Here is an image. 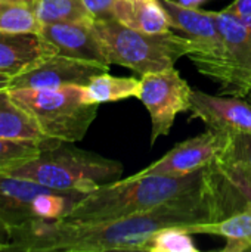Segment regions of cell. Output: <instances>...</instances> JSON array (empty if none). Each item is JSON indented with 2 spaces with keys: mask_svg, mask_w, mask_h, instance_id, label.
Listing matches in <instances>:
<instances>
[{
  "mask_svg": "<svg viewBox=\"0 0 251 252\" xmlns=\"http://www.w3.org/2000/svg\"><path fill=\"white\" fill-rule=\"evenodd\" d=\"M212 171L206 188L178 196L138 214L102 220H38L7 235L10 251L148 252L154 233L164 227H189L222 220Z\"/></svg>",
  "mask_w": 251,
  "mask_h": 252,
  "instance_id": "obj_1",
  "label": "cell"
},
{
  "mask_svg": "<svg viewBox=\"0 0 251 252\" xmlns=\"http://www.w3.org/2000/svg\"><path fill=\"white\" fill-rule=\"evenodd\" d=\"M210 167L188 176H132L99 185L87 192L62 220L102 221L120 219L158 207L163 202L206 188Z\"/></svg>",
  "mask_w": 251,
  "mask_h": 252,
  "instance_id": "obj_2",
  "label": "cell"
},
{
  "mask_svg": "<svg viewBox=\"0 0 251 252\" xmlns=\"http://www.w3.org/2000/svg\"><path fill=\"white\" fill-rule=\"evenodd\" d=\"M121 173L123 164L118 161L72 148L68 142H56L6 174L30 179L56 190L87 193L99 185L114 182Z\"/></svg>",
  "mask_w": 251,
  "mask_h": 252,
  "instance_id": "obj_3",
  "label": "cell"
},
{
  "mask_svg": "<svg viewBox=\"0 0 251 252\" xmlns=\"http://www.w3.org/2000/svg\"><path fill=\"white\" fill-rule=\"evenodd\" d=\"M111 65H120L139 75L173 68L175 63L197 52L189 38L169 30L166 32H143L120 24L117 19L93 21Z\"/></svg>",
  "mask_w": 251,
  "mask_h": 252,
  "instance_id": "obj_4",
  "label": "cell"
},
{
  "mask_svg": "<svg viewBox=\"0 0 251 252\" xmlns=\"http://www.w3.org/2000/svg\"><path fill=\"white\" fill-rule=\"evenodd\" d=\"M12 99L38 124L43 134L61 142H80L98 117L96 103H87L84 86L61 89H9Z\"/></svg>",
  "mask_w": 251,
  "mask_h": 252,
  "instance_id": "obj_5",
  "label": "cell"
},
{
  "mask_svg": "<svg viewBox=\"0 0 251 252\" xmlns=\"http://www.w3.org/2000/svg\"><path fill=\"white\" fill-rule=\"evenodd\" d=\"M65 192L34 180L0 174V226L6 235L38 220H62L84 196Z\"/></svg>",
  "mask_w": 251,
  "mask_h": 252,
  "instance_id": "obj_6",
  "label": "cell"
},
{
  "mask_svg": "<svg viewBox=\"0 0 251 252\" xmlns=\"http://www.w3.org/2000/svg\"><path fill=\"white\" fill-rule=\"evenodd\" d=\"M161 4L167 12L170 30L197 44V52L188 58L203 75L217 81L223 61V41L215 12L188 7L176 0H161Z\"/></svg>",
  "mask_w": 251,
  "mask_h": 252,
  "instance_id": "obj_7",
  "label": "cell"
},
{
  "mask_svg": "<svg viewBox=\"0 0 251 252\" xmlns=\"http://www.w3.org/2000/svg\"><path fill=\"white\" fill-rule=\"evenodd\" d=\"M192 89L173 66L141 75L139 100L151 117V145L169 136L179 114L191 111Z\"/></svg>",
  "mask_w": 251,
  "mask_h": 252,
  "instance_id": "obj_8",
  "label": "cell"
},
{
  "mask_svg": "<svg viewBox=\"0 0 251 252\" xmlns=\"http://www.w3.org/2000/svg\"><path fill=\"white\" fill-rule=\"evenodd\" d=\"M215 18L223 41L217 77L220 94L247 99L251 90V31L226 9L215 12Z\"/></svg>",
  "mask_w": 251,
  "mask_h": 252,
  "instance_id": "obj_9",
  "label": "cell"
},
{
  "mask_svg": "<svg viewBox=\"0 0 251 252\" xmlns=\"http://www.w3.org/2000/svg\"><path fill=\"white\" fill-rule=\"evenodd\" d=\"M229 131L207 128L204 133L178 143L164 157L145 167L138 176H188L207 168L225 151Z\"/></svg>",
  "mask_w": 251,
  "mask_h": 252,
  "instance_id": "obj_10",
  "label": "cell"
},
{
  "mask_svg": "<svg viewBox=\"0 0 251 252\" xmlns=\"http://www.w3.org/2000/svg\"><path fill=\"white\" fill-rule=\"evenodd\" d=\"M109 72V65L53 55L10 78L9 89H61L86 86L99 74Z\"/></svg>",
  "mask_w": 251,
  "mask_h": 252,
  "instance_id": "obj_11",
  "label": "cell"
},
{
  "mask_svg": "<svg viewBox=\"0 0 251 252\" xmlns=\"http://www.w3.org/2000/svg\"><path fill=\"white\" fill-rule=\"evenodd\" d=\"M191 112L192 118H200L207 128L251 134V102L243 97L192 90Z\"/></svg>",
  "mask_w": 251,
  "mask_h": 252,
  "instance_id": "obj_12",
  "label": "cell"
},
{
  "mask_svg": "<svg viewBox=\"0 0 251 252\" xmlns=\"http://www.w3.org/2000/svg\"><path fill=\"white\" fill-rule=\"evenodd\" d=\"M40 35L55 46L58 55L109 65V58L93 22H55L41 27Z\"/></svg>",
  "mask_w": 251,
  "mask_h": 252,
  "instance_id": "obj_13",
  "label": "cell"
},
{
  "mask_svg": "<svg viewBox=\"0 0 251 252\" xmlns=\"http://www.w3.org/2000/svg\"><path fill=\"white\" fill-rule=\"evenodd\" d=\"M56 53L55 46L40 34L0 31V74L10 78Z\"/></svg>",
  "mask_w": 251,
  "mask_h": 252,
  "instance_id": "obj_14",
  "label": "cell"
},
{
  "mask_svg": "<svg viewBox=\"0 0 251 252\" xmlns=\"http://www.w3.org/2000/svg\"><path fill=\"white\" fill-rule=\"evenodd\" d=\"M212 182L222 217L251 208V176L241 167L217 157L210 165Z\"/></svg>",
  "mask_w": 251,
  "mask_h": 252,
  "instance_id": "obj_15",
  "label": "cell"
},
{
  "mask_svg": "<svg viewBox=\"0 0 251 252\" xmlns=\"http://www.w3.org/2000/svg\"><path fill=\"white\" fill-rule=\"evenodd\" d=\"M114 19L129 28L151 34L170 30L161 0H115Z\"/></svg>",
  "mask_w": 251,
  "mask_h": 252,
  "instance_id": "obj_16",
  "label": "cell"
},
{
  "mask_svg": "<svg viewBox=\"0 0 251 252\" xmlns=\"http://www.w3.org/2000/svg\"><path fill=\"white\" fill-rule=\"evenodd\" d=\"M192 235H213L226 239L222 251H251V208L237 211L213 223H201L186 227Z\"/></svg>",
  "mask_w": 251,
  "mask_h": 252,
  "instance_id": "obj_17",
  "label": "cell"
},
{
  "mask_svg": "<svg viewBox=\"0 0 251 252\" xmlns=\"http://www.w3.org/2000/svg\"><path fill=\"white\" fill-rule=\"evenodd\" d=\"M0 139L40 143L55 140L43 134L36 120L12 99L9 89H0Z\"/></svg>",
  "mask_w": 251,
  "mask_h": 252,
  "instance_id": "obj_18",
  "label": "cell"
},
{
  "mask_svg": "<svg viewBox=\"0 0 251 252\" xmlns=\"http://www.w3.org/2000/svg\"><path fill=\"white\" fill-rule=\"evenodd\" d=\"M141 80L133 77H114L104 72L92 78L84 86V96L87 103H109L124 99H139Z\"/></svg>",
  "mask_w": 251,
  "mask_h": 252,
  "instance_id": "obj_19",
  "label": "cell"
},
{
  "mask_svg": "<svg viewBox=\"0 0 251 252\" xmlns=\"http://www.w3.org/2000/svg\"><path fill=\"white\" fill-rule=\"evenodd\" d=\"M0 31L40 34L36 0H0Z\"/></svg>",
  "mask_w": 251,
  "mask_h": 252,
  "instance_id": "obj_20",
  "label": "cell"
},
{
  "mask_svg": "<svg viewBox=\"0 0 251 252\" xmlns=\"http://www.w3.org/2000/svg\"><path fill=\"white\" fill-rule=\"evenodd\" d=\"M36 15L41 27L55 22H93L83 0H36Z\"/></svg>",
  "mask_w": 251,
  "mask_h": 252,
  "instance_id": "obj_21",
  "label": "cell"
},
{
  "mask_svg": "<svg viewBox=\"0 0 251 252\" xmlns=\"http://www.w3.org/2000/svg\"><path fill=\"white\" fill-rule=\"evenodd\" d=\"M61 142L52 140L49 143H40L33 140H6L0 139V174L36 158L44 148Z\"/></svg>",
  "mask_w": 251,
  "mask_h": 252,
  "instance_id": "obj_22",
  "label": "cell"
},
{
  "mask_svg": "<svg viewBox=\"0 0 251 252\" xmlns=\"http://www.w3.org/2000/svg\"><path fill=\"white\" fill-rule=\"evenodd\" d=\"M148 252H198L192 233L182 226H170L152 235Z\"/></svg>",
  "mask_w": 251,
  "mask_h": 252,
  "instance_id": "obj_23",
  "label": "cell"
},
{
  "mask_svg": "<svg viewBox=\"0 0 251 252\" xmlns=\"http://www.w3.org/2000/svg\"><path fill=\"white\" fill-rule=\"evenodd\" d=\"M219 157L241 167L251 176V134L229 133V143Z\"/></svg>",
  "mask_w": 251,
  "mask_h": 252,
  "instance_id": "obj_24",
  "label": "cell"
},
{
  "mask_svg": "<svg viewBox=\"0 0 251 252\" xmlns=\"http://www.w3.org/2000/svg\"><path fill=\"white\" fill-rule=\"evenodd\" d=\"M95 21L114 18L115 0H83Z\"/></svg>",
  "mask_w": 251,
  "mask_h": 252,
  "instance_id": "obj_25",
  "label": "cell"
},
{
  "mask_svg": "<svg viewBox=\"0 0 251 252\" xmlns=\"http://www.w3.org/2000/svg\"><path fill=\"white\" fill-rule=\"evenodd\" d=\"M225 9L237 16L251 31V0H235Z\"/></svg>",
  "mask_w": 251,
  "mask_h": 252,
  "instance_id": "obj_26",
  "label": "cell"
},
{
  "mask_svg": "<svg viewBox=\"0 0 251 252\" xmlns=\"http://www.w3.org/2000/svg\"><path fill=\"white\" fill-rule=\"evenodd\" d=\"M176 1H179L180 4L188 6V7H201V4H204L209 0H176Z\"/></svg>",
  "mask_w": 251,
  "mask_h": 252,
  "instance_id": "obj_27",
  "label": "cell"
},
{
  "mask_svg": "<svg viewBox=\"0 0 251 252\" xmlns=\"http://www.w3.org/2000/svg\"><path fill=\"white\" fill-rule=\"evenodd\" d=\"M9 84H10V77L0 74V89H9Z\"/></svg>",
  "mask_w": 251,
  "mask_h": 252,
  "instance_id": "obj_28",
  "label": "cell"
},
{
  "mask_svg": "<svg viewBox=\"0 0 251 252\" xmlns=\"http://www.w3.org/2000/svg\"><path fill=\"white\" fill-rule=\"evenodd\" d=\"M0 251H10V245L7 242H0Z\"/></svg>",
  "mask_w": 251,
  "mask_h": 252,
  "instance_id": "obj_29",
  "label": "cell"
},
{
  "mask_svg": "<svg viewBox=\"0 0 251 252\" xmlns=\"http://www.w3.org/2000/svg\"><path fill=\"white\" fill-rule=\"evenodd\" d=\"M247 99L251 102V90H250V93H249V96H247Z\"/></svg>",
  "mask_w": 251,
  "mask_h": 252,
  "instance_id": "obj_30",
  "label": "cell"
},
{
  "mask_svg": "<svg viewBox=\"0 0 251 252\" xmlns=\"http://www.w3.org/2000/svg\"><path fill=\"white\" fill-rule=\"evenodd\" d=\"M0 229H1V226H0ZM1 230H3V229H1Z\"/></svg>",
  "mask_w": 251,
  "mask_h": 252,
  "instance_id": "obj_31",
  "label": "cell"
}]
</instances>
